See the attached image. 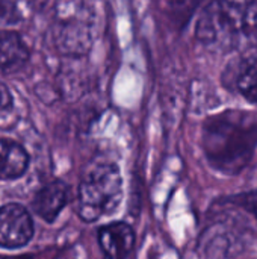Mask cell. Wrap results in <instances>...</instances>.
Listing matches in <instances>:
<instances>
[{"mask_svg": "<svg viewBox=\"0 0 257 259\" xmlns=\"http://www.w3.org/2000/svg\"><path fill=\"white\" fill-rule=\"evenodd\" d=\"M33 237V222L29 211L17 203L0 208V246L17 249Z\"/></svg>", "mask_w": 257, "mask_h": 259, "instance_id": "5b68a950", "label": "cell"}, {"mask_svg": "<svg viewBox=\"0 0 257 259\" xmlns=\"http://www.w3.org/2000/svg\"><path fill=\"white\" fill-rule=\"evenodd\" d=\"M30 52L21 35L15 30L0 29V70L5 73L20 70L29 61Z\"/></svg>", "mask_w": 257, "mask_h": 259, "instance_id": "9c48e42d", "label": "cell"}, {"mask_svg": "<svg viewBox=\"0 0 257 259\" xmlns=\"http://www.w3.org/2000/svg\"><path fill=\"white\" fill-rule=\"evenodd\" d=\"M11 106H12V94L9 88L0 80V112L11 109Z\"/></svg>", "mask_w": 257, "mask_h": 259, "instance_id": "4fadbf2b", "label": "cell"}, {"mask_svg": "<svg viewBox=\"0 0 257 259\" xmlns=\"http://www.w3.org/2000/svg\"><path fill=\"white\" fill-rule=\"evenodd\" d=\"M195 36L217 53L257 49V2L212 0L197 20Z\"/></svg>", "mask_w": 257, "mask_h": 259, "instance_id": "6da1fadb", "label": "cell"}, {"mask_svg": "<svg viewBox=\"0 0 257 259\" xmlns=\"http://www.w3.org/2000/svg\"><path fill=\"white\" fill-rule=\"evenodd\" d=\"M29 2H30V6L36 12H47V11H52V8L55 6L58 0H29Z\"/></svg>", "mask_w": 257, "mask_h": 259, "instance_id": "5bb4252c", "label": "cell"}, {"mask_svg": "<svg viewBox=\"0 0 257 259\" xmlns=\"http://www.w3.org/2000/svg\"><path fill=\"white\" fill-rule=\"evenodd\" d=\"M233 203H236L238 206L247 209L248 212H251L257 219V190L256 191H250V193H244L239 196H235L232 199Z\"/></svg>", "mask_w": 257, "mask_h": 259, "instance_id": "7c38bea8", "label": "cell"}, {"mask_svg": "<svg viewBox=\"0 0 257 259\" xmlns=\"http://www.w3.org/2000/svg\"><path fill=\"white\" fill-rule=\"evenodd\" d=\"M257 147V120L248 112L227 111L211 117L203 126L208 162L224 175L241 173Z\"/></svg>", "mask_w": 257, "mask_h": 259, "instance_id": "7a4b0ae2", "label": "cell"}, {"mask_svg": "<svg viewBox=\"0 0 257 259\" xmlns=\"http://www.w3.org/2000/svg\"><path fill=\"white\" fill-rule=\"evenodd\" d=\"M23 20V14L14 0H0V26H14Z\"/></svg>", "mask_w": 257, "mask_h": 259, "instance_id": "8fae6325", "label": "cell"}, {"mask_svg": "<svg viewBox=\"0 0 257 259\" xmlns=\"http://www.w3.org/2000/svg\"><path fill=\"white\" fill-rule=\"evenodd\" d=\"M70 200V188L62 181H53L42 187L33 199V211L47 223H53Z\"/></svg>", "mask_w": 257, "mask_h": 259, "instance_id": "ba28073f", "label": "cell"}, {"mask_svg": "<svg viewBox=\"0 0 257 259\" xmlns=\"http://www.w3.org/2000/svg\"><path fill=\"white\" fill-rule=\"evenodd\" d=\"M227 71L233 88L250 103L257 105V49L241 53Z\"/></svg>", "mask_w": 257, "mask_h": 259, "instance_id": "52a82bcc", "label": "cell"}, {"mask_svg": "<svg viewBox=\"0 0 257 259\" xmlns=\"http://www.w3.org/2000/svg\"><path fill=\"white\" fill-rule=\"evenodd\" d=\"M48 29L52 47L68 58L85 55L98 33V6L95 0H58Z\"/></svg>", "mask_w": 257, "mask_h": 259, "instance_id": "3957f363", "label": "cell"}, {"mask_svg": "<svg viewBox=\"0 0 257 259\" xmlns=\"http://www.w3.org/2000/svg\"><path fill=\"white\" fill-rule=\"evenodd\" d=\"M103 259H126L135 246V232L127 223L115 222L98 229Z\"/></svg>", "mask_w": 257, "mask_h": 259, "instance_id": "8992f818", "label": "cell"}, {"mask_svg": "<svg viewBox=\"0 0 257 259\" xmlns=\"http://www.w3.org/2000/svg\"><path fill=\"white\" fill-rule=\"evenodd\" d=\"M123 199V178L115 162H97L85 173L79 187L77 212L86 223L117 211Z\"/></svg>", "mask_w": 257, "mask_h": 259, "instance_id": "277c9868", "label": "cell"}, {"mask_svg": "<svg viewBox=\"0 0 257 259\" xmlns=\"http://www.w3.org/2000/svg\"><path fill=\"white\" fill-rule=\"evenodd\" d=\"M29 167L27 152L15 141L0 138V181L17 179Z\"/></svg>", "mask_w": 257, "mask_h": 259, "instance_id": "30bf717a", "label": "cell"}]
</instances>
